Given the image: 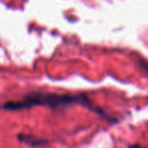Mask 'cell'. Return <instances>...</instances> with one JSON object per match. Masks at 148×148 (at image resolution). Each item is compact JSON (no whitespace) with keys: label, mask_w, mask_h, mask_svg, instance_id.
<instances>
[{"label":"cell","mask_w":148,"mask_h":148,"mask_svg":"<svg viewBox=\"0 0 148 148\" xmlns=\"http://www.w3.org/2000/svg\"><path fill=\"white\" fill-rule=\"evenodd\" d=\"M71 106H82L87 110L97 114L111 124H116L119 120L110 115L103 108L95 105L88 95L85 92L76 93H54L46 91H32L25 95L18 101H9L0 106V109L8 112H18L23 110H29L34 107H47L52 111L63 110Z\"/></svg>","instance_id":"cell-1"},{"label":"cell","mask_w":148,"mask_h":148,"mask_svg":"<svg viewBox=\"0 0 148 148\" xmlns=\"http://www.w3.org/2000/svg\"><path fill=\"white\" fill-rule=\"evenodd\" d=\"M17 140L21 143L27 144V145L31 146V147H41V146H45L49 143V140L43 139V138L37 137V136L31 135V134H25V133H19L16 136Z\"/></svg>","instance_id":"cell-2"},{"label":"cell","mask_w":148,"mask_h":148,"mask_svg":"<svg viewBox=\"0 0 148 148\" xmlns=\"http://www.w3.org/2000/svg\"><path fill=\"white\" fill-rule=\"evenodd\" d=\"M128 148H146V147L142 146L141 144L136 143V144H129V145H128Z\"/></svg>","instance_id":"cell-3"}]
</instances>
